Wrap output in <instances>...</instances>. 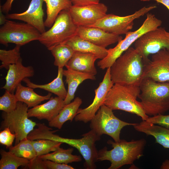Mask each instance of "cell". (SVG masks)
<instances>
[{"mask_svg":"<svg viewBox=\"0 0 169 169\" xmlns=\"http://www.w3.org/2000/svg\"><path fill=\"white\" fill-rule=\"evenodd\" d=\"M107 143L113 147L108 150L105 146L98 151L97 161L107 160L111 163L108 169H118L126 165L133 164L143 156L146 144L143 138L128 141L120 139L118 142L109 140Z\"/></svg>","mask_w":169,"mask_h":169,"instance_id":"6da1fadb","label":"cell"},{"mask_svg":"<svg viewBox=\"0 0 169 169\" xmlns=\"http://www.w3.org/2000/svg\"><path fill=\"white\" fill-rule=\"evenodd\" d=\"M111 79L114 84L140 85L142 79L144 63L135 48L130 47L110 67Z\"/></svg>","mask_w":169,"mask_h":169,"instance_id":"7a4b0ae2","label":"cell"},{"mask_svg":"<svg viewBox=\"0 0 169 169\" xmlns=\"http://www.w3.org/2000/svg\"><path fill=\"white\" fill-rule=\"evenodd\" d=\"M140 93L139 85L114 84L109 91L104 104L112 110H120L135 114L146 120L148 115L137 100Z\"/></svg>","mask_w":169,"mask_h":169,"instance_id":"3957f363","label":"cell"},{"mask_svg":"<svg viewBox=\"0 0 169 169\" xmlns=\"http://www.w3.org/2000/svg\"><path fill=\"white\" fill-rule=\"evenodd\" d=\"M139 87L138 98L147 115H163L169 110V82H159L144 79Z\"/></svg>","mask_w":169,"mask_h":169,"instance_id":"277c9868","label":"cell"},{"mask_svg":"<svg viewBox=\"0 0 169 169\" xmlns=\"http://www.w3.org/2000/svg\"><path fill=\"white\" fill-rule=\"evenodd\" d=\"M162 23V21L154 14L147 13L146 18L140 27L135 31L127 33L125 38L119 41L115 47L108 49L107 55L98 61L97 66L102 69L110 67L116 60L141 36L160 27Z\"/></svg>","mask_w":169,"mask_h":169,"instance_id":"5b68a950","label":"cell"},{"mask_svg":"<svg viewBox=\"0 0 169 169\" xmlns=\"http://www.w3.org/2000/svg\"><path fill=\"white\" fill-rule=\"evenodd\" d=\"M78 27L73 21L68 10H62L51 28L41 33L38 40L49 50L57 45L65 43L76 35Z\"/></svg>","mask_w":169,"mask_h":169,"instance_id":"8992f818","label":"cell"},{"mask_svg":"<svg viewBox=\"0 0 169 169\" xmlns=\"http://www.w3.org/2000/svg\"><path fill=\"white\" fill-rule=\"evenodd\" d=\"M28 108L26 104L18 101L14 110L9 113L3 112L2 114L3 120L1 123L0 130L8 128L12 133L15 134L14 145L27 138L29 134L37 124L29 118Z\"/></svg>","mask_w":169,"mask_h":169,"instance_id":"52a82bcc","label":"cell"},{"mask_svg":"<svg viewBox=\"0 0 169 169\" xmlns=\"http://www.w3.org/2000/svg\"><path fill=\"white\" fill-rule=\"evenodd\" d=\"M113 110L103 104L90 121V127L97 134L110 136L115 142L120 140L121 131L125 126L132 125L136 123H130L122 121L116 117Z\"/></svg>","mask_w":169,"mask_h":169,"instance_id":"ba28073f","label":"cell"},{"mask_svg":"<svg viewBox=\"0 0 169 169\" xmlns=\"http://www.w3.org/2000/svg\"><path fill=\"white\" fill-rule=\"evenodd\" d=\"M41 33L28 23L7 20L0 28V43L7 46L13 43L21 46L38 40Z\"/></svg>","mask_w":169,"mask_h":169,"instance_id":"9c48e42d","label":"cell"},{"mask_svg":"<svg viewBox=\"0 0 169 169\" xmlns=\"http://www.w3.org/2000/svg\"><path fill=\"white\" fill-rule=\"evenodd\" d=\"M83 137L79 139H70L60 137L54 134L52 139L67 144L76 148L85 160L84 165L87 169H95L96 167L95 163L97 161L98 151L95 143L99 141L100 136L91 130L83 134Z\"/></svg>","mask_w":169,"mask_h":169,"instance_id":"30bf717a","label":"cell"},{"mask_svg":"<svg viewBox=\"0 0 169 169\" xmlns=\"http://www.w3.org/2000/svg\"><path fill=\"white\" fill-rule=\"evenodd\" d=\"M156 8L155 6H144L132 14L124 16L106 14L90 27L98 28L106 32L119 35L125 34L133 28L135 19Z\"/></svg>","mask_w":169,"mask_h":169,"instance_id":"8fae6325","label":"cell"},{"mask_svg":"<svg viewBox=\"0 0 169 169\" xmlns=\"http://www.w3.org/2000/svg\"><path fill=\"white\" fill-rule=\"evenodd\" d=\"M134 44L135 49L145 62L149 59L150 55L165 49L169 50V32L159 27L143 34Z\"/></svg>","mask_w":169,"mask_h":169,"instance_id":"7c38bea8","label":"cell"},{"mask_svg":"<svg viewBox=\"0 0 169 169\" xmlns=\"http://www.w3.org/2000/svg\"><path fill=\"white\" fill-rule=\"evenodd\" d=\"M144 63L142 79H148L159 82H169V50L162 49L152 55L151 59Z\"/></svg>","mask_w":169,"mask_h":169,"instance_id":"4fadbf2b","label":"cell"},{"mask_svg":"<svg viewBox=\"0 0 169 169\" xmlns=\"http://www.w3.org/2000/svg\"><path fill=\"white\" fill-rule=\"evenodd\" d=\"M110 69V67L107 69L102 81L95 90V97L92 103L86 108L79 109L74 118L75 121L84 123L90 121L104 104L107 93L114 84L111 78Z\"/></svg>","mask_w":169,"mask_h":169,"instance_id":"5bb4252c","label":"cell"},{"mask_svg":"<svg viewBox=\"0 0 169 169\" xmlns=\"http://www.w3.org/2000/svg\"><path fill=\"white\" fill-rule=\"evenodd\" d=\"M68 10L77 26L90 27L107 14L108 8L99 3L83 6L72 5Z\"/></svg>","mask_w":169,"mask_h":169,"instance_id":"9a60e30c","label":"cell"},{"mask_svg":"<svg viewBox=\"0 0 169 169\" xmlns=\"http://www.w3.org/2000/svg\"><path fill=\"white\" fill-rule=\"evenodd\" d=\"M43 0H31L27 9L21 13L7 14V19L19 20L30 24L41 33L45 31L43 8Z\"/></svg>","mask_w":169,"mask_h":169,"instance_id":"2e32d148","label":"cell"},{"mask_svg":"<svg viewBox=\"0 0 169 169\" xmlns=\"http://www.w3.org/2000/svg\"><path fill=\"white\" fill-rule=\"evenodd\" d=\"M76 35L96 45L104 48L118 43L123 39L120 35L93 27L78 26Z\"/></svg>","mask_w":169,"mask_h":169,"instance_id":"e0dca14e","label":"cell"},{"mask_svg":"<svg viewBox=\"0 0 169 169\" xmlns=\"http://www.w3.org/2000/svg\"><path fill=\"white\" fill-rule=\"evenodd\" d=\"M65 105L62 98L58 96L51 97L46 103L28 109V116L34 117L39 120L45 119L49 122L58 115Z\"/></svg>","mask_w":169,"mask_h":169,"instance_id":"ac0fdd59","label":"cell"},{"mask_svg":"<svg viewBox=\"0 0 169 169\" xmlns=\"http://www.w3.org/2000/svg\"><path fill=\"white\" fill-rule=\"evenodd\" d=\"M34 70L31 66H25L22 59L17 63L9 66L5 78L6 83L2 89L14 93L18 85L25 78L31 77L34 75Z\"/></svg>","mask_w":169,"mask_h":169,"instance_id":"d6986e66","label":"cell"},{"mask_svg":"<svg viewBox=\"0 0 169 169\" xmlns=\"http://www.w3.org/2000/svg\"><path fill=\"white\" fill-rule=\"evenodd\" d=\"M98 59L96 56L92 54L75 51L65 66L66 69L95 75L97 70L95 63Z\"/></svg>","mask_w":169,"mask_h":169,"instance_id":"ffe728a7","label":"cell"},{"mask_svg":"<svg viewBox=\"0 0 169 169\" xmlns=\"http://www.w3.org/2000/svg\"><path fill=\"white\" fill-rule=\"evenodd\" d=\"M133 127L137 131L153 136L155 139L156 143L165 148L169 149V129L146 120L136 123Z\"/></svg>","mask_w":169,"mask_h":169,"instance_id":"44dd1931","label":"cell"},{"mask_svg":"<svg viewBox=\"0 0 169 169\" xmlns=\"http://www.w3.org/2000/svg\"><path fill=\"white\" fill-rule=\"evenodd\" d=\"M63 75L65 77L68 86L67 96L64 100L65 105L70 103L74 99L78 87L83 81L88 79H96L95 75L69 69H63Z\"/></svg>","mask_w":169,"mask_h":169,"instance_id":"7402d4cb","label":"cell"},{"mask_svg":"<svg viewBox=\"0 0 169 169\" xmlns=\"http://www.w3.org/2000/svg\"><path fill=\"white\" fill-rule=\"evenodd\" d=\"M75 51L94 55L102 59L107 55L108 49L99 46L77 35L74 36L66 43Z\"/></svg>","mask_w":169,"mask_h":169,"instance_id":"603a6c76","label":"cell"},{"mask_svg":"<svg viewBox=\"0 0 169 169\" xmlns=\"http://www.w3.org/2000/svg\"><path fill=\"white\" fill-rule=\"evenodd\" d=\"M63 68H58L57 76L49 83L44 84H38L31 82L28 78H25L23 81L27 86L33 88H39L54 94L64 100L66 97L67 91L64 86L63 80Z\"/></svg>","mask_w":169,"mask_h":169,"instance_id":"cb8c5ba5","label":"cell"},{"mask_svg":"<svg viewBox=\"0 0 169 169\" xmlns=\"http://www.w3.org/2000/svg\"><path fill=\"white\" fill-rule=\"evenodd\" d=\"M33 88L25 87L19 84L17 86L15 95L18 101L26 104L29 108H33L38 105L42 102L49 100L52 93L49 92L47 95H40L33 90Z\"/></svg>","mask_w":169,"mask_h":169,"instance_id":"d4e9b609","label":"cell"},{"mask_svg":"<svg viewBox=\"0 0 169 169\" xmlns=\"http://www.w3.org/2000/svg\"><path fill=\"white\" fill-rule=\"evenodd\" d=\"M82 103V99L79 97H77L73 102L65 105L58 115L49 122V125L60 129L66 121L68 120L71 122L72 121Z\"/></svg>","mask_w":169,"mask_h":169,"instance_id":"484cf974","label":"cell"},{"mask_svg":"<svg viewBox=\"0 0 169 169\" xmlns=\"http://www.w3.org/2000/svg\"><path fill=\"white\" fill-rule=\"evenodd\" d=\"M46 4L47 18L44 21L45 27H51L62 11L68 10L72 5L70 0H43Z\"/></svg>","mask_w":169,"mask_h":169,"instance_id":"4316f807","label":"cell"},{"mask_svg":"<svg viewBox=\"0 0 169 169\" xmlns=\"http://www.w3.org/2000/svg\"><path fill=\"white\" fill-rule=\"evenodd\" d=\"M73 150V148L65 149L59 147L52 153H49L39 156L44 160H49L62 164H68L81 161L82 159L81 156L72 154Z\"/></svg>","mask_w":169,"mask_h":169,"instance_id":"83f0119b","label":"cell"},{"mask_svg":"<svg viewBox=\"0 0 169 169\" xmlns=\"http://www.w3.org/2000/svg\"><path fill=\"white\" fill-rule=\"evenodd\" d=\"M54 59V65L63 68L73 55L75 51L66 43L57 45L49 50Z\"/></svg>","mask_w":169,"mask_h":169,"instance_id":"f1b7e54d","label":"cell"},{"mask_svg":"<svg viewBox=\"0 0 169 169\" xmlns=\"http://www.w3.org/2000/svg\"><path fill=\"white\" fill-rule=\"evenodd\" d=\"M0 169H17L20 166L26 167L29 160L18 157L11 152L1 149L0 151Z\"/></svg>","mask_w":169,"mask_h":169,"instance_id":"f546056e","label":"cell"},{"mask_svg":"<svg viewBox=\"0 0 169 169\" xmlns=\"http://www.w3.org/2000/svg\"><path fill=\"white\" fill-rule=\"evenodd\" d=\"M9 151L17 156L29 160L36 156L31 140L27 138L9 148Z\"/></svg>","mask_w":169,"mask_h":169,"instance_id":"4dcf8cb0","label":"cell"},{"mask_svg":"<svg viewBox=\"0 0 169 169\" xmlns=\"http://www.w3.org/2000/svg\"><path fill=\"white\" fill-rule=\"evenodd\" d=\"M36 156L48 154L56 150L62 143L48 139H40L31 140Z\"/></svg>","mask_w":169,"mask_h":169,"instance_id":"1f68e13d","label":"cell"},{"mask_svg":"<svg viewBox=\"0 0 169 169\" xmlns=\"http://www.w3.org/2000/svg\"><path fill=\"white\" fill-rule=\"evenodd\" d=\"M21 47L20 45H16L12 49L0 50V60L1 61L0 69L4 68L8 69L10 65L15 64L22 59L20 53Z\"/></svg>","mask_w":169,"mask_h":169,"instance_id":"d6a6232c","label":"cell"},{"mask_svg":"<svg viewBox=\"0 0 169 169\" xmlns=\"http://www.w3.org/2000/svg\"><path fill=\"white\" fill-rule=\"evenodd\" d=\"M18 102L13 93L5 90L4 94L0 97V110L9 113L16 108Z\"/></svg>","mask_w":169,"mask_h":169,"instance_id":"836d02e7","label":"cell"},{"mask_svg":"<svg viewBox=\"0 0 169 169\" xmlns=\"http://www.w3.org/2000/svg\"><path fill=\"white\" fill-rule=\"evenodd\" d=\"M15 134L12 133L9 129L6 128L1 130L0 132V143L9 148L12 146L15 139Z\"/></svg>","mask_w":169,"mask_h":169,"instance_id":"e575fe53","label":"cell"},{"mask_svg":"<svg viewBox=\"0 0 169 169\" xmlns=\"http://www.w3.org/2000/svg\"><path fill=\"white\" fill-rule=\"evenodd\" d=\"M146 121L169 129V115L159 114L152 116L148 117Z\"/></svg>","mask_w":169,"mask_h":169,"instance_id":"d590c367","label":"cell"},{"mask_svg":"<svg viewBox=\"0 0 169 169\" xmlns=\"http://www.w3.org/2000/svg\"><path fill=\"white\" fill-rule=\"evenodd\" d=\"M26 167L29 169H47L44 160L39 156H36L30 160Z\"/></svg>","mask_w":169,"mask_h":169,"instance_id":"8d00e7d4","label":"cell"},{"mask_svg":"<svg viewBox=\"0 0 169 169\" xmlns=\"http://www.w3.org/2000/svg\"><path fill=\"white\" fill-rule=\"evenodd\" d=\"M47 169H74L68 164L59 163L49 160H44Z\"/></svg>","mask_w":169,"mask_h":169,"instance_id":"74e56055","label":"cell"},{"mask_svg":"<svg viewBox=\"0 0 169 169\" xmlns=\"http://www.w3.org/2000/svg\"><path fill=\"white\" fill-rule=\"evenodd\" d=\"M72 5L83 6L100 3V0H70Z\"/></svg>","mask_w":169,"mask_h":169,"instance_id":"f35d334b","label":"cell"},{"mask_svg":"<svg viewBox=\"0 0 169 169\" xmlns=\"http://www.w3.org/2000/svg\"><path fill=\"white\" fill-rule=\"evenodd\" d=\"M14 0H6L4 3L0 6V9L3 13L8 14L11 10L12 4Z\"/></svg>","mask_w":169,"mask_h":169,"instance_id":"ab89813d","label":"cell"},{"mask_svg":"<svg viewBox=\"0 0 169 169\" xmlns=\"http://www.w3.org/2000/svg\"><path fill=\"white\" fill-rule=\"evenodd\" d=\"M142 1H155L158 3H161L165 7L169 10V0H141Z\"/></svg>","mask_w":169,"mask_h":169,"instance_id":"60d3db41","label":"cell"},{"mask_svg":"<svg viewBox=\"0 0 169 169\" xmlns=\"http://www.w3.org/2000/svg\"><path fill=\"white\" fill-rule=\"evenodd\" d=\"M7 19L6 16L3 13V12L0 9V24L3 25L6 22Z\"/></svg>","mask_w":169,"mask_h":169,"instance_id":"b9f144b4","label":"cell"}]
</instances>
